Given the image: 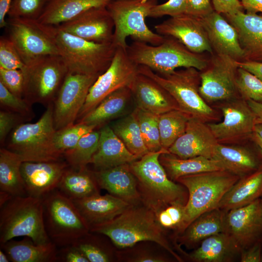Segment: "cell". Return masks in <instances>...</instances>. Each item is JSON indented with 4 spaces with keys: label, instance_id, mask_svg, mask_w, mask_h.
<instances>
[{
    "label": "cell",
    "instance_id": "cell-19",
    "mask_svg": "<svg viewBox=\"0 0 262 262\" xmlns=\"http://www.w3.org/2000/svg\"><path fill=\"white\" fill-rule=\"evenodd\" d=\"M57 26L66 33L89 41L113 42L115 25L107 7L91 8Z\"/></svg>",
    "mask_w": 262,
    "mask_h": 262
},
{
    "label": "cell",
    "instance_id": "cell-41",
    "mask_svg": "<svg viewBox=\"0 0 262 262\" xmlns=\"http://www.w3.org/2000/svg\"><path fill=\"white\" fill-rule=\"evenodd\" d=\"M140 129L144 144L149 152L162 148L158 124V116L138 107L133 111Z\"/></svg>",
    "mask_w": 262,
    "mask_h": 262
},
{
    "label": "cell",
    "instance_id": "cell-51",
    "mask_svg": "<svg viewBox=\"0 0 262 262\" xmlns=\"http://www.w3.org/2000/svg\"><path fill=\"white\" fill-rule=\"evenodd\" d=\"M213 11L212 0H186V14L202 18Z\"/></svg>",
    "mask_w": 262,
    "mask_h": 262
},
{
    "label": "cell",
    "instance_id": "cell-13",
    "mask_svg": "<svg viewBox=\"0 0 262 262\" xmlns=\"http://www.w3.org/2000/svg\"><path fill=\"white\" fill-rule=\"evenodd\" d=\"M139 73V65L130 58L126 49L117 47L110 66L90 87L78 118L89 113L113 92L123 87L130 88Z\"/></svg>",
    "mask_w": 262,
    "mask_h": 262
},
{
    "label": "cell",
    "instance_id": "cell-50",
    "mask_svg": "<svg viewBox=\"0 0 262 262\" xmlns=\"http://www.w3.org/2000/svg\"><path fill=\"white\" fill-rule=\"evenodd\" d=\"M186 0H168L156 4L151 10L148 17L158 18L164 16L171 17L185 14Z\"/></svg>",
    "mask_w": 262,
    "mask_h": 262
},
{
    "label": "cell",
    "instance_id": "cell-62",
    "mask_svg": "<svg viewBox=\"0 0 262 262\" xmlns=\"http://www.w3.org/2000/svg\"><path fill=\"white\" fill-rule=\"evenodd\" d=\"M262 139V124H256L254 128V131Z\"/></svg>",
    "mask_w": 262,
    "mask_h": 262
},
{
    "label": "cell",
    "instance_id": "cell-17",
    "mask_svg": "<svg viewBox=\"0 0 262 262\" xmlns=\"http://www.w3.org/2000/svg\"><path fill=\"white\" fill-rule=\"evenodd\" d=\"M224 232L240 249H246L262 237V199L227 211Z\"/></svg>",
    "mask_w": 262,
    "mask_h": 262
},
{
    "label": "cell",
    "instance_id": "cell-3",
    "mask_svg": "<svg viewBox=\"0 0 262 262\" xmlns=\"http://www.w3.org/2000/svg\"><path fill=\"white\" fill-rule=\"evenodd\" d=\"M48 26L68 73L99 76L110 66L117 48L113 42L89 41Z\"/></svg>",
    "mask_w": 262,
    "mask_h": 262
},
{
    "label": "cell",
    "instance_id": "cell-30",
    "mask_svg": "<svg viewBox=\"0 0 262 262\" xmlns=\"http://www.w3.org/2000/svg\"><path fill=\"white\" fill-rule=\"evenodd\" d=\"M226 213L216 208L202 214L177 235L178 242L180 245L193 247L206 238L223 232Z\"/></svg>",
    "mask_w": 262,
    "mask_h": 262
},
{
    "label": "cell",
    "instance_id": "cell-26",
    "mask_svg": "<svg viewBox=\"0 0 262 262\" xmlns=\"http://www.w3.org/2000/svg\"><path fill=\"white\" fill-rule=\"evenodd\" d=\"M72 201L90 229L113 220L131 205L110 194L102 196L99 193Z\"/></svg>",
    "mask_w": 262,
    "mask_h": 262
},
{
    "label": "cell",
    "instance_id": "cell-55",
    "mask_svg": "<svg viewBox=\"0 0 262 262\" xmlns=\"http://www.w3.org/2000/svg\"><path fill=\"white\" fill-rule=\"evenodd\" d=\"M262 242L259 241L240 251L241 262H260L262 258Z\"/></svg>",
    "mask_w": 262,
    "mask_h": 262
},
{
    "label": "cell",
    "instance_id": "cell-40",
    "mask_svg": "<svg viewBox=\"0 0 262 262\" xmlns=\"http://www.w3.org/2000/svg\"><path fill=\"white\" fill-rule=\"evenodd\" d=\"M99 136V131L94 130L84 135L73 148L66 151L64 155L69 166L80 168L91 163L98 148Z\"/></svg>",
    "mask_w": 262,
    "mask_h": 262
},
{
    "label": "cell",
    "instance_id": "cell-56",
    "mask_svg": "<svg viewBox=\"0 0 262 262\" xmlns=\"http://www.w3.org/2000/svg\"><path fill=\"white\" fill-rule=\"evenodd\" d=\"M236 64L262 80V62L236 60Z\"/></svg>",
    "mask_w": 262,
    "mask_h": 262
},
{
    "label": "cell",
    "instance_id": "cell-58",
    "mask_svg": "<svg viewBox=\"0 0 262 262\" xmlns=\"http://www.w3.org/2000/svg\"><path fill=\"white\" fill-rule=\"evenodd\" d=\"M242 5L246 13H262V0H237Z\"/></svg>",
    "mask_w": 262,
    "mask_h": 262
},
{
    "label": "cell",
    "instance_id": "cell-10",
    "mask_svg": "<svg viewBox=\"0 0 262 262\" xmlns=\"http://www.w3.org/2000/svg\"><path fill=\"white\" fill-rule=\"evenodd\" d=\"M47 233L57 246L73 244L90 228L73 202L56 189L42 198Z\"/></svg>",
    "mask_w": 262,
    "mask_h": 262
},
{
    "label": "cell",
    "instance_id": "cell-2",
    "mask_svg": "<svg viewBox=\"0 0 262 262\" xmlns=\"http://www.w3.org/2000/svg\"><path fill=\"white\" fill-rule=\"evenodd\" d=\"M164 153L169 152H149L129 164L142 203L155 213L172 204L185 205L188 198L186 188L170 180L161 164L159 157Z\"/></svg>",
    "mask_w": 262,
    "mask_h": 262
},
{
    "label": "cell",
    "instance_id": "cell-57",
    "mask_svg": "<svg viewBox=\"0 0 262 262\" xmlns=\"http://www.w3.org/2000/svg\"><path fill=\"white\" fill-rule=\"evenodd\" d=\"M130 261L134 262H163L166 259L158 255L148 252L137 253L130 259Z\"/></svg>",
    "mask_w": 262,
    "mask_h": 262
},
{
    "label": "cell",
    "instance_id": "cell-22",
    "mask_svg": "<svg viewBox=\"0 0 262 262\" xmlns=\"http://www.w3.org/2000/svg\"><path fill=\"white\" fill-rule=\"evenodd\" d=\"M200 19L213 53L243 60L244 53L237 32L222 14L214 11Z\"/></svg>",
    "mask_w": 262,
    "mask_h": 262
},
{
    "label": "cell",
    "instance_id": "cell-7",
    "mask_svg": "<svg viewBox=\"0 0 262 262\" xmlns=\"http://www.w3.org/2000/svg\"><path fill=\"white\" fill-rule=\"evenodd\" d=\"M139 72L155 81L174 99L180 110L190 117L205 122L215 120V111L209 105L199 93L200 72L194 67L175 70L161 75L149 67L139 65Z\"/></svg>",
    "mask_w": 262,
    "mask_h": 262
},
{
    "label": "cell",
    "instance_id": "cell-49",
    "mask_svg": "<svg viewBox=\"0 0 262 262\" xmlns=\"http://www.w3.org/2000/svg\"><path fill=\"white\" fill-rule=\"evenodd\" d=\"M0 102L10 110L21 115H29V103L24 99L19 97L7 89L0 82Z\"/></svg>",
    "mask_w": 262,
    "mask_h": 262
},
{
    "label": "cell",
    "instance_id": "cell-8",
    "mask_svg": "<svg viewBox=\"0 0 262 262\" xmlns=\"http://www.w3.org/2000/svg\"><path fill=\"white\" fill-rule=\"evenodd\" d=\"M53 111L54 105L49 103L37 122L17 126L12 133L8 149L18 154L23 162L59 160L61 155L54 145Z\"/></svg>",
    "mask_w": 262,
    "mask_h": 262
},
{
    "label": "cell",
    "instance_id": "cell-16",
    "mask_svg": "<svg viewBox=\"0 0 262 262\" xmlns=\"http://www.w3.org/2000/svg\"><path fill=\"white\" fill-rule=\"evenodd\" d=\"M220 107L223 120L218 123H208L219 143H235L243 140L254 131L255 116L246 100L235 98Z\"/></svg>",
    "mask_w": 262,
    "mask_h": 262
},
{
    "label": "cell",
    "instance_id": "cell-1",
    "mask_svg": "<svg viewBox=\"0 0 262 262\" xmlns=\"http://www.w3.org/2000/svg\"><path fill=\"white\" fill-rule=\"evenodd\" d=\"M90 231L108 237L117 247L127 248L143 241L154 242L167 250L179 262L175 252L159 225L154 212L142 203L131 205L113 220L95 226Z\"/></svg>",
    "mask_w": 262,
    "mask_h": 262
},
{
    "label": "cell",
    "instance_id": "cell-34",
    "mask_svg": "<svg viewBox=\"0 0 262 262\" xmlns=\"http://www.w3.org/2000/svg\"><path fill=\"white\" fill-rule=\"evenodd\" d=\"M159 160L169 178L174 181L186 175L224 170L216 161L204 156L183 159L164 153L160 156Z\"/></svg>",
    "mask_w": 262,
    "mask_h": 262
},
{
    "label": "cell",
    "instance_id": "cell-31",
    "mask_svg": "<svg viewBox=\"0 0 262 262\" xmlns=\"http://www.w3.org/2000/svg\"><path fill=\"white\" fill-rule=\"evenodd\" d=\"M240 251L231 238L223 232L206 238L187 255L195 262H229L240 255Z\"/></svg>",
    "mask_w": 262,
    "mask_h": 262
},
{
    "label": "cell",
    "instance_id": "cell-32",
    "mask_svg": "<svg viewBox=\"0 0 262 262\" xmlns=\"http://www.w3.org/2000/svg\"><path fill=\"white\" fill-rule=\"evenodd\" d=\"M212 159L216 161L224 170L240 178L261 168L254 154L241 147L218 143L214 149Z\"/></svg>",
    "mask_w": 262,
    "mask_h": 262
},
{
    "label": "cell",
    "instance_id": "cell-29",
    "mask_svg": "<svg viewBox=\"0 0 262 262\" xmlns=\"http://www.w3.org/2000/svg\"><path fill=\"white\" fill-rule=\"evenodd\" d=\"M113 0H49L37 20L44 25L58 26L91 8L106 7Z\"/></svg>",
    "mask_w": 262,
    "mask_h": 262
},
{
    "label": "cell",
    "instance_id": "cell-28",
    "mask_svg": "<svg viewBox=\"0 0 262 262\" xmlns=\"http://www.w3.org/2000/svg\"><path fill=\"white\" fill-rule=\"evenodd\" d=\"M57 246L51 241L36 244L28 237L20 241L11 239L0 244V249L13 262H58Z\"/></svg>",
    "mask_w": 262,
    "mask_h": 262
},
{
    "label": "cell",
    "instance_id": "cell-43",
    "mask_svg": "<svg viewBox=\"0 0 262 262\" xmlns=\"http://www.w3.org/2000/svg\"><path fill=\"white\" fill-rule=\"evenodd\" d=\"M96 127L95 125L78 122L56 131L54 137L56 149L61 156L64 155L66 151L73 148L84 135Z\"/></svg>",
    "mask_w": 262,
    "mask_h": 262
},
{
    "label": "cell",
    "instance_id": "cell-4",
    "mask_svg": "<svg viewBox=\"0 0 262 262\" xmlns=\"http://www.w3.org/2000/svg\"><path fill=\"white\" fill-rule=\"evenodd\" d=\"M126 51L135 64L147 66L161 75L170 74L179 67H194L201 71L209 62L205 56L191 51L169 36H164V41L156 46L133 41Z\"/></svg>",
    "mask_w": 262,
    "mask_h": 262
},
{
    "label": "cell",
    "instance_id": "cell-48",
    "mask_svg": "<svg viewBox=\"0 0 262 262\" xmlns=\"http://www.w3.org/2000/svg\"><path fill=\"white\" fill-rule=\"evenodd\" d=\"M0 82L15 95L23 97L25 79L22 70L0 67Z\"/></svg>",
    "mask_w": 262,
    "mask_h": 262
},
{
    "label": "cell",
    "instance_id": "cell-9",
    "mask_svg": "<svg viewBox=\"0 0 262 262\" xmlns=\"http://www.w3.org/2000/svg\"><path fill=\"white\" fill-rule=\"evenodd\" d=\"M158 0H113L106 7L114 23L113 42L117 47L126 49V39L156 46L164 36L154 33L146 23L151 9Z\"/></svg>",
    "mask_w": 262,
    "mask_h": 262
},
{
    "label": "cell",
    "instance_id": "cell-25",
    "mask_svg": "<svg viewBox=\"0 0 262 262\" xmlns=\"http://www.w3.org/2000/svg\"><path fill=\"white\" fill-rule=\"evenodd\" d=\"M93 172L99 188L131 205L142 203L137 180L129 164Z\"/></svg>",
    "mask_w": 262,
    "mask_h": 262
},
{
    "label": "cell",
    "instance_id": "cell-20",
    "mask_svg": "<svg viewBox=\"0 0 262 262\" xmlns=\"http://www.w3.org/2000/svg\"><path fill=\"white\" fill-rule=\"evenodd\" d=\"M69 166L67 162L59 160L23 162L21 172L27 195L42 198L57 189L64 173Z\"/></svg>",
    "mask_w": 262,
    "mask_h": 262
},
{
    "label": "cell",
    "instance_id": "cell-33",
    "mask_svg": "<svg viewBox=\"0 0 262 262\" xmlns=\"http://www.w3.org/2000/svg\"><path fill=\"white\" fill-rule=\"evenodd\" d=\"M262 196V168L240 178L221 200L218 208L228 211L249 204Z\"/></svg>",
    "mask_w": 262,
    "mask_h": 262
},
{
    "label": "cell",
    "instance_id": "cell-37",
    "mask_svg": "<svg viewBox=\"0 0 262 262\" xmlns=\"http://www.w3.org/2000/svg\"><path fill=\"white\" fill-rule=\"evenodd\" d=\"M131 96L129 87L121 88L107 96L78 122L96 127L102 125L122 113Z\"/></svg>",
    "mask_w": 262,
    "mask_h": 262
},
{
    "label": "cell",
    "instance_id": "cell-14",
    "mask_svg": "<svg viewBox=\"0 0 262 262\" xmlns=\"http://www.w3.org/2000/svg\"><path fill=\"white\" fill-rule=\"evenodd\" d=\"M211 55L207 67L200 72L201 96L207 103L237 98L236 60L225 55Z\"/></svg>",
    "mask_w": 262,
    "mask_h": 262
},
{
    "label": "cell",
    "instance_id": "cell-27",
    "mask_svg": "<svg viewBox=\"0 0 262 262\" xmlns=\"http://www.w3.org/2000/svg\"><path fill=\"white\" fill-rule=\"evenodd\" d=\"M99 132L98 148L91 162L97 170L130 164L140 158L127 148L110 126L103 127Z\"/></svg>",
    "mask_w": 262,
    "mask_h": 262
},
{
    "label": "cell",
    "instance_id": "cell-11",
    "mask_svg": "<svg viewBox=\"0 0 262 262\" xmlns=\"http://www.w3.org/2000/svg\"><path fill=\"white\" fill-rule=\"evenodd\" d=\"M26 65L22 71L25 79L24 99L29 103H51L68 73L62 57L46 55Z\"/></svg>",
    "mask_w": 262,
    "mask_h": 262
},
{
    "label": "cell",
    "instance_id": "cell-5",
    "mask_svg": "<svg viewBox=\"0 0 262 262\" xmlns=\"http://www.w3.org/2000/svg\"><path fill=\"white\" fill-rule=\"evenodd\" d=\"M0 244L28 237L36 244L50 242L44 225L42 198L13 196L0 206Z\"/></svg>",
    "mask_w": 262,
    "mask_h": 262
},
{
    "label": "cell",
    "instance_id": "cell-15",
    "mask_svg": "<svg viewBox=\"0 0 262 262\" xmlns=\"http://www.w3.org/2000/svg\"><path fill=\"white\" fill-rule=\"evenodd\" d=\"M98 76L68 73L55 98L53 117L56 131L74 124Z\"/></svg>",
    "mask_w": 262,
    "mask_h": 262
},
{
    "label": "cell",
    "instance_id": "cell-35",
    "mask_svg": "<svg viewBox=\"0 0 262 262\" xmlns=\"http://www.w3.org/2000/svg\"><path fill=\"white\" fill-rule=\"evenodd\" d=\"M21 157L4 148L0 150V192L11 197L27 196L21 175Z\"/></svg>",
    "mask_w": 262,
    "mask_h": 262
},
{
    "label": "cell",
    "instance_id": "cell-42",
    "mask_svg": "<svg viewBox=\"0 0 262 262\" xmlns=\"http://www.w3.org/2000/svg\"><path fill=\"white\" fill-rule=\"evenodd\" d=\"M90 233L82 236L73 245L84 254L89 262L112 261L111 249L101 238Z\"/></svg>",
    "mask_w": 262,
    "mask_h": 262
},
{
    "label": "cell",
    "instance_id": "cell-45",
    "mask_svg": "<svg viewBox=\"0 0 262 262\" xmlns=\"http://www.w3.org/2000/svg\"><path fill=\"white\" fill-rule=\"evenodd\" d=\"M236 87L241 98L262 103V80L242 67H238Z\"/></svg>",
    "mask_w": 262,
    "mask_h": 262
},
{
    "label": "cell",
    "instance_id": "cell-54",
    "mask_svg": "<svg viewBox=\"0 0 262 262\" xmlns=\"http://www.w3.org/2000/svg\"><path fill=\"white\" fill-rule=\"evenodd\" d=\"M212 2L214 11L222 15L231 14L244 11L237 0H212Z\"/></svg>",
    "mask_w": 262,
    "mask_h": 262
},
{
    "label": "cell",
    "instance_id": "cell-63",
    "mask_svg": "<svg viewBox=\"0 0 262 262\" xmlns=\"http://www.w3.org/2000/svg\"><path fill=\"white\" fill-rule=\"evenodd\" d=\"M10 260L5 253L1 249H0V262H8Z\"/></svg>",
    "mask_w": 262,
    "mask_h": 262
},
{
    "label": "cell",
    "instance_id": "cell-46",
    "mask_svg": "<svg viewBox=\"0 0 262 262\" xmlns=\"http://www.w3.org/2000/svg\"><path fill=\"white\" fill-rule=\"evenodd\" d=\"M49 0H12L8 13L9 18L37 20Z\"/></svg>",
    "mask_w": 262,
    "mask_h": 262
},
{
    "label": "cell",
    "instance_id": "cell-39",
    "mask_svg": "<svg viewBox=\"0 0 262 262\" xmlns=\"http://www.w3.org/2000/svg\"><path fill=\"white\" fill-rule=\"evenodd\" d=\"M189 117L179 109L172 110L158 116L162 148L167 150L184 133Z\"/></svg>",
    "mask_w": 262,
    "mask_h": 262
},
{
    "label": "cell",
    "instance_id": "cell-61",
    "mask_svg": "<svg viewBox=\"0 0 262 262\" xmlns=\"http://www.w3.org/2000/svg\"><path fill=\"white\" fill-rule=\"evenodd\" d=\"M251 137L262 152V139L254 132L252 134Z\"/></svg>",
    "mask_w": 262,
    "mask_h": 262
},
{
    "label": "cell",
    "instance_id": "cell-44",
    "mask_svg": "<svg viewBox=\"0 0 262 262\" xmlns=\"http://www.w3.org/2000/svg\"><path fill=\"white\" fill-rule=\"evenodd\" d=\"M185 205L180 203L172 204L155 213L158 223L163 229L174 230L177 235L184 231Z\"/></svg>",
    "mask_w": 262,
    "mask_h": 262
},
{
    "label": "cell",
    "instance_id": "cell-47",
    "mask_svg": "<svg viewBox=\"0 0 262 262\" xmlns=\"http://www.w3.org/2000/svg\"><path fill=\"white\" fill-rule=\"evenodd\" d=\"M17 50L8 37L0 38V67L7 69H20L26 67Z\"/></svg>",
    "mask_w": 262,
    "mask_h": 262
},
{
    "label": "cell",
    "instance_id": "cell-18",
    "mask_svg": "<svg viewBox=\"0 0 262 262\" xmlns=\"http://www.w3.org/2000/svg\"><path fill=\"white\" fill-rule=\"evenodd\" d=\"M156 33L172 37L196 53H213L200 18L184 14L172 16L156 25Z\"/></svg>",
    "mask_w": 262,
    "mask_h": 262
},
{
    "label": "cell",
    "instance_id": "cell-52",
    "mask_svg": "<svg viewBox=\"0 0 262 262\" xmlns=\"http://www.w3.org/2000/svg\"><path fill=\"white\" fill-rule=\"evenodd\" d=\"M61 247L58 250V262H89L84 254L74 245Z\"/></svg>",
    "mask_w": 262,
    "mask_h": 262
},
{
    "label": "cell",
    "instance_id": "cell-6",
    "mask_svg": "<svg viewBox=\"0 0 262 262\" xmlns=\"http://www.w3.org/2000/svg\"><path fill=\"white\" fill-rule=\"evenodd\" d=\"M240 177L225 170L201 172L182 176L176 181L187 190L185 205V229L202 214L218 208L225 194Z\"/></svg>",
    "mask_w": 262,
    "mask_h": 262
},
{
    "label": "cell",
    "instance_id": "cell-60",
    "mask_svg": "<svg viewBox=\"0 0 262 262\" xmlns=\"http://www.w3.org/2000/svg\"><path fill=\"white\" fill-rule=\"evenodd\" d=\"M246 102L255 116L256 124H262V103L252 99Z\"/></svg>",
    "mask_w": 262,
    "mask_h": 262
},
{
    "label": "cell",
    "instance_id": "cell-21",
    "mask_svg": "<svg viewBox=\"0 0 262 262\" xmlns=\"http://www.w3.org/2000/svg\"><path fill=\"white\" fill-rule=\"evenodd\" d=\"M218 143L206 122L190 116L184 133L167 150L169 153L180 158L204 156L212 159Z\"/></svg>",
    "mask_w": 262,
    "mask_h": 262
},
{
    "label": "cell",
    "instance_id": "cell-64",
    "mask_svg": "<svg viewBox=\"0 0 262 262\" xmlns=\"http://www.w3.org/2000/svg\"><path fill=\"white\" fill-rule=\"evenodd\" d=\"M261 262H262V258H261Z\"/></svg>",
    "mask_w": 262,
    "mask_h": 262
},
{
    "label": "cell",
    "instance_id": "cell-23",
    "mask_svg": "<svg viewBox=\"0 0 262 262\" xmlns=\"http://www.w3.org/2000/svg\"><path fill=\"white\" fill-rule=\"evenodd\" d=\"M222 15L237 32L244 53L242 61L262 62V15L239 11Z\"/></svg>",
    "mask_w": 262,
    "mask_h": 262
},
{
    "label": "cell",
    "instance_id": "cell-53",
    "mask_svg": "<svg viewBox=\"0 0 262 262\" xmlns=\"http://www.w3.org/2000/svg\"><path fill=\"white\" fill-rule=\"evenodd\" d=\"M18 120L17 116L10 112H0V141L3 143L6 136L14 128Z\"/></svg>",
    "mask_w": 262,
    "mask_h": 262
},
{
    "label": "cell",
    "instance_id": "cell-59",
    "mask_svg": "<svg viewBox=\"0 0 262 262\" xmlns=\"http://www.w3.org/2000/svg\"><path fill=\"white\" fill-rule=\"evenodd\" d=\"M12 0H0V27L2 28L7 26L5 17L8 15Z\"/></svg>",
    "mask_w": 262,
    "mask_h": 262
},
{
    "label": "cell",
    "instance_id": "cell-24",
    "mask_svg": "<svg viewBox=\"0 0 262 262\" xmlns=\"http://www.w3.org/2000/svg\"><path fill=\"white\" fill-rule=\"evenodd\" d=\"M137 107L159 115L172 110L179 109L178 104L162 86L139 72L130 87Z\"/></svg>",
    "mask_w": 262,
    "mask_h": 262
},
{
    "label": "cell",
    "instance_id": "cell-38",
    "mask_svg": "<svg viewBox=\"0 0 262 262\" xmlns=\"http://www.w3.org/2000/svg\"><path fill=\"white\" fill-rule=\"evenodd\" d=\"M111 128L133 155L140 158L149 152L144 144L138 123L133 112L116 122Z\"/></svg>",
    "mask_w": 262,
    "mask_h": 262
},
{
    "label": "cell",
    "instance_id": "cell-12",
    "mask_svg": "<svg viewBox=\"0 0 262 262\" xmlns=\"http://www.w3.org/2000/svg\"><path fill=\"white\" fill-rule=\"evenodd\" d=\"M7 26L8 37L26 65L42 56L60 55L48 25L35 19L9 18Z\"/></svg>",
    "mask_w": 262,
    "mask_h": 262
},
{
    "label": "cell",
    "instance_id": "cell-36",
    "mask_svg": "<svg viewBox=\"0 0 262 262\" xmlns=\"http://www.w3.org/2000/svg\"><path fill=\"white\" fill-rule=\"evenodd\" d=\"M98 188L93 172L87 170L86 167L70 166L64 173L57 189L74 200L99 194Z\"/></svg>",
    "mask_w": 262,
    "mask_h": 262
}]
</instances>
